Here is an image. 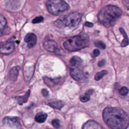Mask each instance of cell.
<instances>
[{
  "instance_id": "10",
  "label": "cell",
  "mask_w": 129,
  "mask_h": 129,
  "mask_svg": "<svg viewBox=\"0 0 129 129\" xmlns=\"http://www.w3.org/2000/svg\"><path fill=\"white\" fill-rule=\"evenodd\" d=\"M82 129H105L102 125L93 120H89L84 124Z\"/></svg>"
},
{
  "instance_id": "12",
  "label": "cell",
  "mask_w": 129,
  "mask_h": 129,
  "mask_svg": "<svg viewBox=\"0 0 129 129\" xmlns=\"http://www.w3.org/2000/svg\"><path fill=\"white\" fill-rule=\"evenodd\" d=\"M46 103L52 108L56 109H60L64 106L63 102L57 99L49 100Z\"/></svg>"
},
{
  "instance_id": "24",
  "label": "cell",
  "mask_w": 129,
  "mask_h": 129,
  "mask_svg": "<svg viewBox=\"0 0 129 129\" xmlns=\"http://www.w3.org/2000/svg\"><path fill=\"white\" fill-rule=\"evenodd\" d=\"M100 53V50L98 49H95L93 50V56H95V57H96V56H98Z\"/></svg>"
},
{
  "instance_id": "4",
  "label": "cell",
  "mask_w": 129,
  "mask_h": 129,
  "mask_svg": "<svg viewBox=\"0 0 129 129\" xmlns=\"http://www.w3.org/2000/svg\"><path fill=\"white\" fill-rule=\"evenodd\" d=\"M70 74L72 77L79 82H84L86 76L83 71L82 59L78 56H74L70 60Z\"/></svg>"
},
{
  "instance_id": "16",
  "label": "cell",
  "mask_w": 129,
  "mask_h": 129,
  "mask_svg": "<svg viewBox=\"0 0 129 129\" xmlns=\"http://www.w3.org/2000/svg\"><path fill=\"white\" fill-rule=\"evenodd\" d=\"M47 117V114L43 112H38L35 117V120L38 123H43L46 120Z\"/></svg>"
},
{
  "instance_id": "18",
  "label": "cell",
  "mask_w": 129,
  "mask_h": 129,
  "mask_svg": "<svg viewBox=\"0 0 129 129\" xmlns=\"http://www.w3.org/2000/svg\"><path fill=\"white\" fill-rule=\"evenodd\" d=\"M93 92V90L90 89L86 92L84 95H82L80 97V100L82 102H86L89 101L90 99V95L92 94Z\"/></svg>"
},
{
  "instance_id": "20",
  "label": "cell",
  "mask_w": 129,
  "mask_h": 129,
  "mask_svg": "<svg viewBox=\"0 0 129 129\" xmlns=\"http://www.w3.org/2000/svg\"><path fill=\"white\" fill-rule=\"evenodd\" d=\"M94 44H95V46L98 48H101L102 49H104L106 47V46H105V43L101 41H100V40H96L94 42Z\"/></svg>"
},
{
  "instance_id": "21",
  "label": "cell",
  "mask_w": 129,
  "mask_h": 129,
  "mask_svg": "<svg viewBox=\"0 0 129 129\" xmlns=\"http://www.w3.org/2000/svg\"><path fill=\"white\" fill-rule=\"evenodd\" d=\"M128 90L127 88H126V87H122L119 90V93L120 95H121V96H125L128 94Z\"/></svg>"
},
{
  "instance_id": "5",
  "label": "cell",
  "mask_w": 129,
  "mask_h": 129,
  "mask_svg": "<svg viewBox=\"0 0 129 129\" xmlns=\"http://www.w3.org/2000/svg\"><path fill=\"white\" fill-rule=\"evenodd\" d=\"M81 20V14L78 12H73L59 18L54 22V24L59 28L74 27L80 23Z\"/></svg>"
},
{
  "instance_id": "6",
  "label": "cell",
  "mask_w": 129,
  "mask_h": 129,
  "mask_svg": "<svg viewBox=\"0 0 129 129\" xmlns=\"http://www.w3.org/2000/svg\"><path fill=\"white\" fill-rule=\"evenodd\" d=\"M46 6L48 11L54 15H59L69 9L68 4L62 0L48 1L46 3Z\"/></svg>"
},
{
  "instance_id": "27",
  "label": "cell",
  "mask_w": 129,
  "mask_h": 129,
  "mask_svg": "<svg viewBox=\"0 0 129 129\" xmlns=\"http://www.w3.org/2000/svg\"><path fill=\"white\" fill-rule=\"evenodd\" d=\"M85 25L86 26H87V27H92L93 26V24L91 23V22H86L85 23Z\"/></svg>"
},
{
  "instance_id": "23",
  "label": "cell",
  "mask_w": 129,
  "mask_h": 129,
  "mask_svg": "<svg viewBox=\"0 0 129 129\" xmlns=\"http://www.w3.org/2000/svg\"><path fill=\"white\" fill-rule=\"evenodd\" d=\"M51 123H52V124L53 126V127H54L56 128H59L60 126V121L57 119H54L52 120Z\"/></svg>"
},
{
  "instance_id": "13",
  "label": "cell",
  "mask_w": 129,
  "mask_h": 129,
  "mask_svg": "<svg viewBox=\"0 0 129 129\" xmlns=\"http://www.w3.org/2000/svg\"><path fill=\"white\" fill-rule=\"evenodd\" d=\"M7 29V20L3 15L0 14V36L6 34Z\"/></svg>"
},
{
  "instance_id": "26",
  "label": "cell",
  "mask_w": 129,
  "mask_h": 129,
  "mask_svg": "<svg viewBox=\"0 0 129 129\" xmlns=\"http://www.w3.org/2000/svg\"><path fill=\"white\" fill-rule=\"evenodd\" d=\"M105 63V61L104 60H100L98 62V64L100 67H102L104 66Z\"/></svg>"
},
{
  "instance_id": "1",
  "label": "cell",
  "mask_w": 129,
  "mask_h": 129,
  "mask_svg": "<svg viewBox=\"0 0 129 129\" xmlns=\"http://www.w3.org/2000/svg\"><path fill=\"white\" fill-rule=\"evenodd\" d=\"M102 117L106 124L111 129H127L128 116L118 107H107L103 111Z\"/></svg>"
},
{
  "instance_id": "3",
  "label": "cell",
  "mask_w": 129,
  "mask_h": 129,
  "mask_svg": "<svg viewBox=\"0 0 129 129\" xmlns=\"http://www.w3.org/2000/svg\"><path fill=\"white\" fill-rule=\"evenodd\" d=\"M89 37L87 34H82L70 38L63 43L64 47L70 51H75L89 45Z\"/></svg>"
},
{
  "instance_id": "2",
  "label": "cell",
  "mask_w": 129,
  "mask_h": 129,
  "mask_svg": "<svg viewBox=\"0 0 129 129\" xmlns=\"http://www.w3.org/2000/svg\"><path fill=\"white\" fill-rule=\"evenodd\" d=\"M122 14L121 10L113 5H108L102 8L98 14L99 22L106 27L114 26Z\"/></svg>"
},
{
  "instance_id": "14",
  "label": "cell",
  "mask_w": 129,
  "mask_h": 129,
  "mask_svg": "<svg viewBox=\"0 0 129 129\" xmlns=\"http://www.w3.org/2000/svg\"><path fill=\"white\" fill-rule=\"evenodd\" d=\"M30 90H28L24 95L20 96H17L15 97V98L17 99L18 104L20 105H22L23 104L27 102L29 97L30 96Z\"/></svg>"
},
{
  "instance_id": "19",
  "label": "cell",
  "mask_w": 129,
  "mask_h": 129,
  "mask_svg": "<svg viewBox=\"0 0 129 129\" xmlns=\"http://www.w3.org/2000/svg\"><path fill=\"white\" fill-rule=\"evenodd\" d=\"M107 74V71L106 70H103L101 72H99L96 74V75L95 76V79L96 81H99L101 79H102L103 78V77L104 76L106 75Z\"/></svg>"
},
{
  "instance_id": "17",
  "label": "cell",
  "mask_w": 129,
  "mask_h": 129,
  "mask_svg": "<svg viewBox=\"0 0 129 129\" xmlns=\"http://www.w3.org/2000/svg\"><path fill=\"white\" fill-rule=\"evenodd\" d=\"M119 31L120 32V33L122 35V36L123 37V39L122 41V42H121L120 45L121 47L126 46L128 44V39L127 35L123 28H120Z\"/></svg>"
},
{
  "instance_id": "11",
  "label": "cell",
  "mask_w": 129,
  "mask_h": 129,
  "mask_svg": "<svg viewBox=\"0 0 129 129\" xmlns=\"http://www.w3.org/2000/svg\"><path fill=\"white\" fill-rule=\"evenodd\" d=\"M24 41L27 43L29 48H32L35 45L37 42V37L34 33H30L26 35Z\"/></svg>"
},
{
  "instance_id": "7",
  "label": "cell",
  "mask_w": 129,
  "mask_h": 129,
  "mask_svg": "<svg viewBox=\"0 0 129 129\" xmlns=\"http://www.w3.org/2000/svg\"><path fill=\"white\" fill-rule=\"evenodd\" d=\"M2 122L3 124L5 125L15 127L16 129H20L21 128L20 119L16 116H6L3 119Z\"/></svg>"
},
{
  "instance_id": "9",
  "label": "cell",
  "mask_w": 129,
  "mask_h": 129,
  "mask_svg": "<svg viewBox=\"0 0 129 129\" xmlns=\"http://www.w3.org/2000/svg\"><path fill=\"white\" fill-rule=\"evenodd\" d=\"M43 47L47 51L51 52L56 53L59 50L57 43L52 40H48L44 41Z\"/></svg>"
},
{
  "instance_id": "15",
  "label": "cell",
  "mask_w": 129,
  "mask_h": 129,
  "mask_svg": "<svg viewBox=\"0 0 129 129\" xmlns=\"http://www.w3.org/2000/svg\"><path fill=\"white\" fill-rule=\"evenodd\" d=\"M19 74V68L18 67H13L9 73L10 78L13 81H15L17 78V77Z\"/></svg>"
},
{
  "instance_id": "22",
  "label": "cell",
  "mask_w": 129,
  "mask_h": 129,
  "mask_svg": "<svg viewBox=\"0 0 129 129\" xmlns=\"http://www.w3.org/2000/svg\"><path fill=\"white\" fill-rule=\"evenodd\" d=\"M43 20H44V18L42 16H38V17L35 18L32 20V23H33V24L39 23L42 22Z\"/></svg>"
},
{
  "instance_id": "25",
  "label": "cell",
  "mask_w": 129,
  "mask_h": 129,
  "mask_svg": "<svg viewBox=\"0 0 129 129\" xmlns=\"http://www.w3.org/2000/svg\"><path fill=\"white\" fill-rule=\"evenodd\" d=\"M42 94L44 97H47L48 95V91L46 89H43L42 90Z\"/></svg>"
},
{
  "instance_id": "8",
  "label": "cell",
  "mask_w": 129,
  "mask_h": 129,
  "mask_svg": "<svg viewBox=\"0 0 129 129\" xmlns=\"http://www.w3.org/2000/svg\"><path fill=\"white\" fill-rule=\"evenodd\" d=\"M15 48L14 42L12 40H8L0 44V54H10L15 50Z\"/></svg>"
}]
</instances>
